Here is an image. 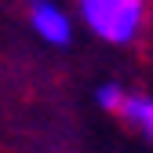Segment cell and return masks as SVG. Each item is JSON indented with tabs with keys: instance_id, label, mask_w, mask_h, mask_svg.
I'll use <instances>...</instances> for the list:
<instances>
[{
	"instance_id": "1",
	"label": "cell",
	"mask_w": 153,
	"mask_h": 153,
	"mask_svg": "<svg viewBox=\"0 0 153 153\" xmlns=\"http://www.w3.org/2000/svg\"><path fill=\"white\" fill-rule=\"evenodd\" d=\"M80 22L102 44L124 48L139 36L146 22V0H73Z\"/></svg>"
},
{
	"instance_id": "2",
	"label": "cell",
	"mask_w": 153,
	"mask_h": 153,
	"mask_svg": "<svg viewBox=\"0 0 153 153\" xmlns=\"http://www.w3.org/2000/svg\"><path fill=\"white\" fill-rule=\"evenodd\" d=\"M26 22L36 33V40L48 48H69L73 44V18L55 0H26Z\"/></svg>"
},
{
	"instance_id": "3",
	"label": "cell",
	"mask_w": 153,
	"mask_h": 153,
	"mask_svg": "<svg viewBox=\"0 0 153 153\" xmlns=\"http://www.w3.org/2000/svg\"><path fill=\"white\" fill-rule=\"evenodd\" d=\"M117 117L128 124V128H135L139 135H146L153 142V95H142V91H128V99L120 106Z\"/></svg>"
},
{
	"instance_id": "4",
	"label": "cell",
	"mask_w": 153,
	"mask_h": 153,
	"mask_svg": "<svg viewBox=\"0 0 153 153\" xmlns=\"http://www.w3.org/2000/svg\"><path fill=\"white\" fill-rule=\"evenodd\" d=\"M124 99H128V88H124V84H117V80H106V84L95 88V102H99L106 113H120Z\"/></svg>"
}]
</instances>
